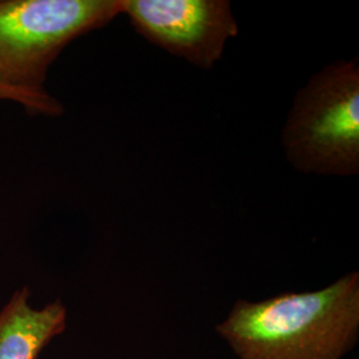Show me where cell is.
<instances>
[{"instance_id":"cell-1","label":"cell","mask_w":359,"mask_h":359,"mask_svg":"<svg viewBox=\"0 0 359 359\" xmlns=\"http://www.w3.org/2000/svg\"><path fill=\"white\" fill-rule=\"evenodd\" d=\"M216 333L238 359H344L359 339V273L314 292L238 299Z\"/></svg>"},{"instance_id":"cell-2","label":"cell","mask_w":359,"mask_h":359,"mask_svg":"<svg viewBox=\"0 0 359 359\" xmlns=\"http://www.w3.org/2000/svg\"><path fill=\"white\" fill-rule=\"evenodd\" d=\"M281 145L298 172L358 175V57L325 65L298 90L283 124Z\"/></svg>"},{"instance_id":"cell-3","label":"cell","mask_w":359,"mask_h":359,"mask_svg":"<svg viewBox=\"0 0 359 359\" xmlns=\"http://www.w3.org/2000/svg\"><path fill=\"white\" fill-rule=\"evenodd\" d=\"M120 13V0H0V87L48 93L47 74L60 52Z\"/></svg>"},{"instance_id":"cell-4","label":"cell","mask_w":359,"mask_h":359,"mask_svg":"<svg viewBox=\"0 0 359 359\" xmlns=\"http://www.w3.org/2000/svg\"><path fill=\"white\" fill-rule=\"evenodd\" d=\"M142 38L201 69L221 59L240 32L228 0H120Z\"/></svg>"},{"instance_id":"cell-5","label":"cell","mask_w":359,"mask_h":359,"mask_svg":"<svg viewBox=\"0 0 359 359\" xmlns=\"http://www.w3.org/2000/svg\"><path fill=\"white\" fill-rule=\"evenodd\" d=\"M29 297L28 287H22L0 309V359H38L67 329L68 313L62 301L36 309Z\"/></svg>"},{"instance_id":"cell-6","label":"cell","mask_w":359,"mask_h":359,"mask_svg":"<svg viewBox=\"0 0 359 359\" xmlns=\"http://www.w3.org/2000/svg\"><path fill=\"white\" fill-rule=\"evenodd\" d=\"M0 100L13 102L25 107L29 114L57 116L63 114V107L50 93L28 95L0 87Z\"/></svg>"}]
</instances>
